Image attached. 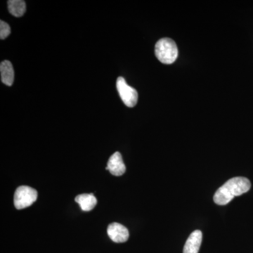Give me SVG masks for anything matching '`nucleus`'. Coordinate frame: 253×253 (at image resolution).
<instances>
[{"instance_id": "423d86ee", "label": "nucleus", "mask_w": 253, "mask_h": 253, "mask_svg": "<svg viewBox=\"0 0 253 253\" xmlns=\"http://www.w3.org/2000/svg\"><path fill=\"white\" fill-rule=\"evenodd\" d=\"M106 169V170H109V172L113 175L117 176L123 175L126 172V165L123 162L122 156L119 152L114 153L111 156Z\"/></svg>"}, {"instance_id": "7ed1b4c3", "label": "nucleus", "mask_w": 253, "mask_h": 253, "mask_svg": "<svg viewBox=\"0 0 253 253\" xmlns=\"http://www.w3.org/2000/svg\"><path fill=\"white\" fill-rule=\"evenodd\" d=\"M37 199L38 192L36 189L28 186H21L15 191L14 206L18 210L24 209L36 202Z\"/></svg>"}, {"instance_id": "9d476101", "label": "nucleus", "mask_w": 253, "mask_h": 253, "mask_svg": "<svg viewBox=\"0 0 253 253\" xmlns=\"http://www.w3.org/2000/svg\"><path fill=\"white\" fill-rule=\"evenodd\" d=\"M8 9L13 16L21 17L26 12V2L22 0H9L8 1Z\"/></svg>"}, {"instance_id": "f03ea898", "label": "nucleus", "mask_w": 253, "mask_h": 253, "mask_svg": "<svg viewBox=\"0 0 253 253\" xmlns=\"http://www.w3.org/2000/svg\"><path fill=\"white\" fill-rule=\"evenodd\" d=\"M155 54L161 63L172 64L178 57L177 46L170 38H162L155 46Z\"/></svg>"}, {"instance_id": "6e6552de", "label": "nucleus", "mask_w": 253, "mask_h": 253, "mask_svg": "<svg viewBox=\"0 0 253 253\" xmlns=\"http://www.w3.org/2000/svg\"><path fill=\"white\" fill-rule=\"evenodd\" d=\"M75 201L80 205L82 211L84 212H89L94 209L97 200L93 194H80L76 196Z\"/></svg>"}, {"instance_id": "1a4fd4ad", "label": "nucleus", "mask_w": 253, "mask_h": 253, "mask_svg": "<svg viewBox=\"0 0 253 253\" xmlns=\"http://www.w3.org/2000/svg\"><path fill=\"white\" fill-rule=\"evenodd\" d=\"M1 82L7 86H11L14 81V71L9 61H4L0 64Z\"/></svg>"}, {"instance_id": "20e7f679", "label": "nucleus", "mask_w": 253, "mask_h": 253, "mask_svg": "<svg viewBox=\"0 0 253 253\" xmlns=\"http://www.w3.org/2000/svg\"><path fill=\"white\" fill-rule=\"evenodd\" d=\"M116 86L121 99L127 107L136 106L138 101V92L134 88L128 85L126 80L122 77L118 78Z\"/></svg>"}, {"instance_id": "39448f33", "label": "nucleus", "mask_w": 253, "mask_h": 253, "mask_svg": "<svg viewBox=\"0 0 253 253\" xmlns=\"http://www.w3.org/2000/svg\"><path fill=\"white\" fill-rule=\"evenodd\" d=\"M107 234L115 243H125L129 239V231L126 226L118 222H113L108 226Z\"/></svg>"}, {"instance_id": "9b49d317", "label": "nucleus", "mask_w": 253, "mask_h": 253, "mask_svg": "<svg viewBox=\"0 0 253 253\" xmlns=\"http://www.w3.org/2000/svg\"><path fill=\"white\" fill-rule=\"evenodd\" d=\"M11 33V28L9 24H7L4 21H0V38L1 40H4L7 38Z\"/></svg>"}, {"instance_id": "f257e3e1", "label": "nucleus", "mask_w": 253, "mask_h": 253, "mask_svg": "<svg viewBox=\"0 0 253 253\" xmlns=\"http://www.w3.org/2000/svg\"><path fill=\"white\" fill-rule=\"evenodd\" d=\"M251 187V181L247 178L243 176L231 178L217 190L213 200L219 206H225L236 196L247 193Z\"/></svg>"}, {"instance_id": "0eeeda50", "label": "nucleus", "mask_w": 253, "mask_h": 253, "mask_svg": "<svg viewBox=\"0 0 253 253\" xmlns=\"http://www.w3.org/2000/svg\"><path fill=\"white\" fill-rule=\"evenodd\" d=\"M202 239V231L200 230L193 231L186 240L183 253H199Z\"/></svg>"}]
</instances>
